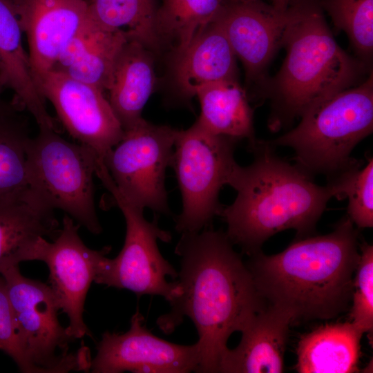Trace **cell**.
<instances>
[{
	"label": "cell",
	"instance_id": "32",
	"mask_svg": "<svg viewBox=\"0 0 373 373\" xmlns=\"http://www.w3.org/2000/svg\"><path fill=\"white\" fill-rule=\"evenodd\" d=\"M6 88L4 84L2 82L1 78H0V104L3 102L2 99H1V94H2V92L3 90H4V88Z\"/></svg>",
	"mask_w": 373,
	"mask_h": 373
},
{
	"label": "cell",
	"instance_id": "21",
	"mask_svg": "<svg viewBox=\"0 0 373 373\" xmlns=\"http://www.w3.org/2000/svg\"><path fill=\"white\" fill-rule=\"evenodd\" d=\"M364 333L352 322L327 323L303 336L296 369L300 373L358 372Z\"/></svg>",
	"mask_w": 373,
	"mask_h": 373
},
{
	"label": "cell",
	"instance_id": "31",
	"mask_svg": "<svg viewBox=\"0 0 373 373\" xmlns=\"http://www.w3.org/2000/svg\"><path fill=\"white\" fill-rule=\"evenodd\" d=\"M271 4L280 10L286 9L294 0H271Z\"/></svg>",
	"mask_w": 373,
	"mask_h": 373
},
{
	"label": "cell",
	"instance_id": "15",
	"mask_svg": "<svg viewBox=\"0 0 373 373\" xmlns=\"http://www.w3.org/2000/svg\"><path fill=\"white\" fill-rule=\"evenodd\" d=\"M90 18L86 0H21L22 26L33 75L52 68Z\"/></svg>",
	"mask_w": 373,
	"mask_h": 373
},
{
	"label": "cell",
	"instance_id": "5",
	"mask_svg": "<svg viewBox=\"0 0 373 373\" xmlns=\"http://www.w3.org/2000/svg\"><path fill=\"white\" fill-rule=\"evenodd\" d=\"M299 124L269 142L288 146L297 165L309 175L328 181L360 164L351 153L373 130V75L307 109Z\"/></svg>",
	"mask_w": 373,
	"mask_h": 373
},
{
	"label": "cell",
	"instance_id": "2",
	"mask_svg": "<svg viewBox=\"0 0 373 373\" xmlns=\"http://www.w3.org/2000/svg\"><path fill=\"white\" fill-rule=\"evenodd\" d=\"M248 148L254 160L245 166H233L227 184L237 195L219 215L231 242L252 256L285 229L296 230L299 239L312 234L329 200H339V188L334 181L316 184L297 164L277 156L269 142L257 140Z\"/></svg>",
	"mask_w": 373,
	"mask_h": 373
},
{
	"label": "cell",
	"instance_id": "12",
	"mask_svg": "<svg viewBox=\"0 0 373 373\" xmlns=\"http://www.w3.org/2000/svg\"><path fill=\"white\" fill-rule=\"evenodd\" d=\"M34 79L68 133L104 162L124 133L104 92L53 70L35 74Z\"/></svg>",
	"mask_w": 373,
	"mask_h": 373
},
{
	"label": "cell",
	"instance_id": "19",
	"mask_svg": "<svg viewBox=\"0 0 373 373\" xmlns=\"http://www.w3.org/2000/svg\"><path fill=\"white\" fill-rule=\"evenodd\" d=\"M60 229L54 210L30 189L18 198L0 202V272L30 260L39 238L54 239Z\"/></svg>",
	"mask_w": 373,
	"mask_h": 373
},
{
	"label": "cell",
	"instance_id": "18",
	"mask_svg": "<svg viewBox=\"0 0 373 373\" xmlns=\"http://www.w3.org/2000/svg\"><path fill=\"white\" fill-rule=\"evenodd\" d=\"M172 73L181 97L195 96L202 87L237 80L236 56L215 19L180 53L173 55Z\"/></svg>",
	"mask_w": 373,
	"mask_h": 373
},
{
	"label": "cell",
	"instance_id": "11",
	"mask_svg": "<svg viewBox=\"0 0 373 373\" xmlns=\"http://www.w3.org/2000/svg\"><path fill=\"white\" fill-rule=\"evenodd\" d=\"M78 229L74 220L65 215L53 242L39 238L31 254V260L43 261L49 269L50 287L59 309L68 316L66 329L72 339L92 336L83 319L84 303L99 262L111 249L109 246L101 250L90 249L79 237Z\"/></svg>",
	"mask_w": 373,
	"mask_h": 373
},
{
	"label": "cell",
	"instance_id": "28",
	"mask_svg": "<svg viewBox=\"0 0 373 373\" xmlns=\"http://www.w3.org/2000/svg\"><path fill=\"white\" fill-rule=\"evenodd\" d=\"M336 179L341 186V200L347 198L348 218L358 228L373 227V160L365 166H355ZM333 180V179H332Z\"/></svg>",
	"mask_w": 373,
	"mask_h": 373
},
{
	"label": "cell",
	"instance_id": "23",
	"mask_svg": "<svg viewBox=\"0 0 373 373\" xmlns=\"http://www.w3.org/2000/svg\"><path fill=\"white\" fill-rule=\"evenodd\" d=\"M225 0H162L155 30L162 45L180 53L217 17Z\"/></svg>",
	"mask_w": 373,
	"mask_h": 373
},
{
	"label": "cell",
	"instance_id": "22",
	"mask_svg": "<svg viewBox=\"0 0 373 373\" xmlns=\"http://www.w3.org/2000/svg\"><path fill=\"white\" fill-rule=\"evenodd\" d=\"M201 112L197 121L209 132L255 144L253 110L237 80L211 84L195 94ZM248 146V147H249Z\"/></svg>",
	"mask_w": 373,
	"mask_h": 373
},
{
	"label": "cell",
	"instance_id": "24",
	"mask_svg": "<svg viewBox=\"0 0 373 373\" xmlns=\"http://www.w3.org/2000/svg\"><path fill=\"white\" fill-rule=\"evenodd\" d=\"M26 120L13 104H0V202L18 198L29 189Z\"/></svg>",
	"mask_w": 373,
	"mask_h": 373
},
{
	"label": "cell",
	"instance_id": "25",
	"mask_svg": "<svg viewBox=\"0 0 373 373\" xmlns=\"http://www.w3.org/2000/svg\"><path fill=\"white\" fill-rule=\"evenodd\" d=\"M90 15L102 26L141 44L152 52L162 45L155 30V0H86Z\"/></svg>",
	"mask_w": 373,
	"mask_h": 373
},
{
	"label": "cell",
	"instance_id": "20",
	"mask_svg": "<svg viewBox=\"0 0 373 373\" xmlns=\"http://www.w3.org/2000/svg\"><path fill=\"white\" fill-rule=\"evenodd\" d=\"M151 50L126 41L115 61L106 91L108 102L124 131L133 126L153 92L156 82Z\"/></svg>",
	"mask_w": 373,
	"mask_h": 373
},
{
	"label": "cell",
	"instance_id": "30",
	"mask_svg": "<svg viewBox=\"0 0 373 373\" xmlns=\"http://www.w3.org/2000/svg\"><path fill=\"white\" fill-rule=\"evenodd\" d=\"M0 350L8 354L25 373H39L29 359L8 295L5 281L0 274Z\"/></svg>",
	"mask_w": 373,
	"mask_h": 373
},
{
	"label": "cell",
	"instance_id": "14",
	"mask_svg": "<svg viewBox=\"0 0 373 373\" xmlns=\"http://www.w3.org/2000/svg\"><path fill=\"white\" fill-rule=\"evenodd\" d=\"M200 360L197 342L182 345L155 336L146 329L144 316L137 310L126 332L102 334L90 370L93 373L198 372Z\"/></svg>",
	"mask_w": 373,
	"mask_h": 373
},
{
	"label": "cell",
	"instance_id": "8",
	"mask_svg": "<svg viewBox=\"0 0 373 373\" xmlns=\"http://www.w3.org/2000/svg\"><path fill=\"white\" fill-rule=\"evenodd\" d=\"M97 176L122 212L126 230L122 249L113 259L102 258L94 282L128 289L138 296H162L171 303L180 296L181 287L178 280L170 283L166 277L175 279L178 273L163 258L157 244V240L170 242L171 233L160 228L157 219L146 220L144 210L118 191L106 168L99 170Z\"/></svg>",
	"mask_w": 373,
	"mask_h": 373
},
{
	"label": "cell",
	"instance_id": "7",
	"mask_svg": "<svg viewBox=\"0 0 373 373\" xmlns=\"http://www.w3.org/2000/svg\"><path fill=\"white\" fill-rule=\"evenodd\" d=\"M238 141L209 132L197 120L178 131L171 167L182 197V211L175 218L179 233L198 232L220 214L219 193L236 163Z\"/></svg>",
	"mask_w": 373,
	"mask_h": 373
},
{
	"label": "cell",
	"instance_id": "9",
	"mask_svg": "<svg viewBox=\"0 0 373 373\" xmlns=\"http://www.w3.org/2000/svg\"><path fill=\"white\" fill-rule=\"evenodd\" d=\"M14 316L26 354L39 373L90 370L87 349L68 353L72 340L60 324L59 310L50 286L23 276L19 265L3 269Z\"/></svg>",
	"mask_w": 373,
	"mask_h": 373
},
{
	"label": "cell",
	"instance_id": "4",
	"mask_svg": "<svg viewBox=\"0 0 373 373\" xmlns=\"http://www.w3.org/2000/svg\"><path fill=\"white\" fill-rule=\"evenodd\" d=\"M286 56L265 88L271 101L268 126L277 131L317 103L357 84L363 61L347 55L327 24L320 0H300L285 38Z\"/></svg>",
	"mask_w": 373,
	"mask_h": 373
},
{
	"label": "cell",
	"instance_id": "27",
	"mask_svg": "<svg viewBox=\"0 0 373 373\" xmlns=\"http://www.w3.org/2000/svg\"><path fill=\"white\" fill-rule=\"evenodd\" d=\"M335 27L344 31L361 61L373 50V0H320Z\"/></svg>",
	"mask_w": 373,
	"mask_h": 373
},
{
	"label": "cell",
	"instance_id": "10",
	"mask_svg": "<svg viewBox=\"0 0 373 373\" xmlns=\"http://www.w3.org/2000/svg\"><path fill=\"white\" fill-rule=\"evenodd\" d=\"M178 129L142 118L124 131L104 164L118 191L131 204L171 214L165 187Z\"/></svg>",
	"mask_w": 373,
	"mask_h": 373
},
{
	"label": "cell",
	"instance_id": "3",
	"mask_svg": "<svg viewBox=\"0 0 373 373\" xmlns=\"http://www.w3.org/2000/svg\"><path fill=\"white\" fill-rule=\"evenodd\" d=\"M347 217L324 236L307 237L277 254L259 251L247 265L265 301L291 309L296 318L330 319L352 299L360 254Z\"/></svg>",
	"mask_w": 373,
	"mask_h": 373
},
{
	"label": "cell",
	"instance_id": "16",
	"mask_svg": "<svg viewBox=\"0 0 373 373\" xmlns=\"http://www.w3.org/2000/svg\"><path fill=\"white\" fill-rule=\"evenodd\" d=\"M296 319L289 309L269 304L241 331V340L228 349L219 367L224 373H280L289 326Z\"/></svg>",
	"mask_w": 373,
	"mask_h": 373
},
{
	"label": "cell",
	"instance_id": "6",
	"mask_svg": "<svg viewBox=\"0 0 373 373\" xmlns=\"http://www.w3.org/2000/svg\"><path fill=\"white\" fill-rule=\"evenodd\" d=\"M26 159L29 189L45 205L65 211L92 233L102 232L94 176L102 162L91 149L39 128L27 143Z\"/></svg>",
	"mask_w": 373,
	"mask_h": 373
},
{
	"label": "cell",
	"instance_id": "13",
	"mask_svg": "<svg viewBox=\"0 0 373 373\" xmlns=\"http://www.w3.org/2000/svg\"><path fill=\"white\" fill-rule=\"evenodd\" d=\"M299 6L300 0L285 10L262 0H225L216 19L242 61L247 81L264 86L267 67L283 46Z\"/></svg>",
	"mask_w": 373,
	"mask_h": 373
},
{
	"label": "cell",
	"instance_id": "17",
	"mask_svg": "<svg viewBox=\"0 0 373 373\" xmlns=\"http://www.w3.org/2000/svg\"><path fill=\"white\" fill-rule=\"evenodd\" d=\"M21 0H0V78L18 102L32 115L39 128L57 130L46 99L34 79L22 40Z\"/></svg>",
	"mask_w": 373,
	"mask_h": 373
},
{
	"label": "cell",
	"instance_id": "29",
	"mask_svg": "<svg viewBox=\"0 0 373 373\" xmlns=\"http://www.w3.org/2000/svg\"><path fill=\"white\" fill-rule=\"evenodd\" d=\"M350 312L352 323L363 333L373 329V246L361 245L359 262L354 279Z\"/></svg>",
	"mask_w": 373,
	"mask_h": 373
},
{
	"label": "cell",
	"instance_id": "26",
	"mask_svg": "<svg viewBox=\"0 0 373 373\" xmlns=\"http://www.w3.org/2000/svg\"><path fill=\"white\" fill-rule=\"evenodd\" d=\"M126 41L120 33L102 26L94 39L63 73L104 93L117 58Z\"/></svg>",
	"mask_w": 373,
	"mask_h": 373
},
{
	"label": "cell",
	"instance_id": "1",
	"mask_svg": "<svg viewBox=\"0 0 373 373\" xmlns=\"http://www.w3.org/2000/svg\"><path fill=\"white\" fill-rule=\"evenodd\" d=\"M226 233L207 227L182 233L175 253L180 258L181 294L157 321L165 333L184 316L195 325L200 349L198 372H219L227 341L267 305L252 275Z\"/></svg>",
	"mask_w": 373,
	"mask_h": 373
}]
</instances>
